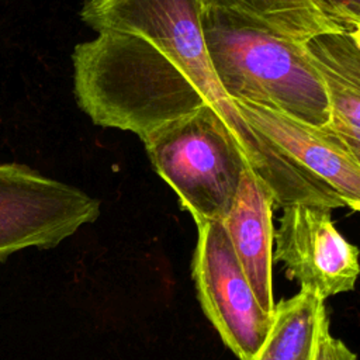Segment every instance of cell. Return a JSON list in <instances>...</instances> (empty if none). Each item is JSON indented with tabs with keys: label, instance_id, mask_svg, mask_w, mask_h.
Wrapping results in <instances>:
<instances>
[{
	"label": "cell",
	"instance_id": "6da1fadb",
	"mask_svg": "<svg viewBox=\"0 0 360 360\" xmlns=\"http://www.w3.org/2000/svg\"><path fill=\"white\" fill-rule=\"evenodd\" d=\"M201 14V0H84L80 10L82 21L96 32L117 30L139 34L186 70L231 129L249 167L271 193L276 207H346L336 193L245 121L214 73L204 42Z\"/></svg>",
	"mask_w": 360,
	"mask_h": 360
},
{
	"label": "cell",
	"instance_id": "7a4b0ae2",
	"mask_svg": "<svg viewBox=\"0 0 360 360\" xmlns=\"http://www.w3.org/2000/svg\"><path fill=\"white\" fill-rule=\"evenodd\" d=\"M201 25L214 73L232 101H249L311 125H328L329 101L304 42L214 7H202Z\"/></svg>",
	"mask_w": 360,
	"mask_h": 360
},
{
	"label": "cell",
	"instance_id": "3957f363",
	"mask_svg": "<svg viewBox=\"0 0 360 360\" xmlns=\"http://www.w3.org/2000/svg\"><path fill=\"white\" fill-rule=\"evenodd\" d=\"M142 142L152 167L195 224L224 219L249 165L211 105L160 127Z\"/></svg>",
	"mask_w": 360,
	"mask_h": 360
},
{
	"label": "cell",
	"instance_id": "277c9868",
	"mask_svg": "<svg viewBox=\"0 0 360 360\" xmlns=\"http://www.w3.org/2000/svg\"><path fill=\"white\" fill-rule=\"evenodd\" d=\"M100 212V201L75 186L0 163V260L27 248H55Z\"/></svg>",
	"mask_w": 360,
	"mask_h": 360
},
{
	"label": "cell",
	"instance_id": "5b68a950",
	"mask_svg": "<svg viewBox=\"0 0 360 360\" xmlns=\"http://www.w3.org/2000/svg\"><path fill=\"white\" fill-rule=\"evenodd\" d=\"M193 280L200 305L224 345L249 360L263 343L273 315L260 307L221 221L197 224Z\"/></svg>",
	"mask_w": 360,
	"mask_h": 360
},
{
	"label": "cell",
	"instance_id": "8992f818",
	"mask_svg": "<svg viewBox=\"0 0 360 360\" xmlns=\"http://www.w3.org/2000/svg\"><path fill=\"white\" fill-rule=\"evenodd\" d=\"M330 211L285 207L274 231L273 260L283 262L288 278L322 300L352 291L360 271L359 249L338 231Z\"/></svg>",
	"mask_w": 360,
	"mask_h": 360
},
{
	"label": "cell",
	"instance_id": "52a82bcc",
	"mask_svg": "<svg viewBox=\"0 0 360 360\" xmlns=\"http://www.w3.org/2000/svg\"><path fill=\"white\" fill-rule=\"evenodd\" d=\"M245 121L288 159L336 193L352 211L360 208V156L333 132L273 108L233 100Z\"/></svg>",
	"mask_w": 360,
	"mask_h": 360
},
{
	"label": "cell",
	"instance_id": "ba28073f",
	"mask_svg": "<svg viewBox=\"0 0 360 360\" xmlns=\"http://www.w3.org/2000/svg\"><path fill=\"white\" fill-rule=\"evenodd\" d=\"M266 184L248 166L232 205L221 221L236 259L263 311L273 315V210Z\"/></svg>",
	"mask_w": 360,
	"mask_h": 360
},
{
	"label": "cell",
	"instance_id": "9c48e42d",
	"mask_svg": "<svg viewBox=\"0 0 360 360\" xmlns=\"http://www.w3.org/2000/svg\"><path fill=\"white\" fill-rule=\"evenodd\" d=\"M304 46L329 101L325 128L360 156V30L321 32Z\"/></svg>",
	"mask_w": 360,
	"mask_h": 360
},
{
	"label": "cell",
	"instance_id": "30bf717a",
	"mask_svg": "<svg viewBox=\"0 0 360 360\" xmlns=\"http://www.w3.org/2000/svg\"><path fill=\"white\" fill-rule=\"evenodd\" d=\"M328 319L325 300L301 288L276 304L270 329L249 360H315L321 329Z\"/></svg>",
	"mask_w": 360,
	"mask_h": 360
},
{
	"label": "cell",
	"instance_id": "8fae6325",
	"mask_svg": "<svg viewBox=\"0 0 360 360\" xmlns=\"http://www.w3.org/2000/svg\"><path fill=\"white\" fill-rule=\"evenodd\" d=\"M202 7L233 13L278 37L305 42L311 37L340 30L312 0H201Z\"/></svg>",
	"mask_w": 360,
	"mask_h": 360
},
{
	"label": "cell",
	"instance_id": "7c38bea8",
	"mask_svg": "<svg viewBox=\"0 0 360 360\" xmlns=\"http://www.w3.org/2000/svg\"><path fill=\"white\" fill-rule=\"evenodd\" d=\"M340 30H360V0H312Z\"/></svg>",
	"mask_w": 360,
	"mask_h": 360
},
{
	"label": "cell",
	"instance_id": "4fadbf2b",
	"mask_svg": "<svg viewBox=\"0 0 360 360\" xmlns=\"http://www.w3.org/2000/svg\"><path fill=\"white\" fill-rule=\"evenodd\" d=\"M315 360H357L356 354L340 339L330 333L329 319L321 329Z\"/></svg>",
	"mask_w": 360,
	"mask_h": 360
}]
</instances>
